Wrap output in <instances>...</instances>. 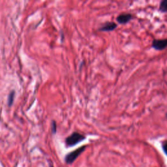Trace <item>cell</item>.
<instances>
[{
	"label": "cell",
	"instance_id": "cell-1",
	"mask_svg": "<svg viewBox=\"0 0 167 167\" xmlns=\"http://www.w3.org/2000/svg\"><path fill=\"white\" fill-rule=\"evenodd\" d=\"M85 138L86 137L82 134L75 132V133H73L69 136L67 137L65 140V143L67 146L69 147L74 146L76 144H79V142L84 141Z\"/></svg>",
	"mask_w": 167,
	"mask_h": 167
},
{
	"label": "cell",
	"instance_id": "cell-2",
	"mask_svg": "<svg viewBox=\"0 0 167 167\" xmlns=\"http://www.w3.org/2000/svg\"><path fill=\"white\" fill-rule=\"evenodd\" d=\"M86 146H83L79 148H78L76 150L73 151L71 153L67 154L65 157V161L67 164H72L74 162V161L79 157L80 155L85 150Z\"/></svg>",
	"mask_w": 167,
	"mask_h": 167
},
{
	"label": "cell",
	"instance_id": "cell-3",
	"mask_svg": "<svg viewBox=\"0 0 167 167\" xmlns=\"http://www.w3.org/2000/svg\"><path fill=\"white\" fill-rule=\"evenodd\" d=\"M152 47L157 50H162L167 47V39H155L152 42Z\"/></svg>",
	"mask_w": 167,
	"mask_h": 167
},
{
	"label": "cell",
	"instance_id": "cell-4",
	"mask_svg": "<svg viewBox=\"0 0 167 167\" xmlns=\"http://www.w3.org/2000/svg\"><path fill=\"white\" fill-rule=\"evenodd\" d=\"M131 18H132V15L131 14H123L118 16L116 18V20L118 21V22H119L120 24H124L127 23Z\"/></svg>",
	"mask_w": 167,
	"mask_h": 167
},
{
	"label": "cell",
	"instance_id": "cell-5",
	"mask_svg": "<svg viewBox=\"0 0 167 167\" xmlns=\"http://www.w3.org/2000/svg\"><path fill=\"white\" fill-rule=\"evenodd\" d=\"M116 24H115L114 22H108L101 27L100 28V30L103 31H112L114 30V29L116 28Z\"/></svg>",
	"mask_w": 167,
	"mask_h": 167
},
{
	"label": "cell",
	"instance_id": "cell-6",
	"mask_svg": "<svg viewBox=\"0 0 167 167\" xmlns=\"http://www.w3.org/2000/svg\"><path fill=\"white\" fill-rule=\"evenodd\" d=\"M159 9L163 13L167 12V0H164V1L161 2Z\"/></svg>",
	"mask_w": 167,
	"mask_h": 167
},
{
	"label": "cell",
	"instance_id": "cell-7",
	"mask_svg": "<svg viewBox=\"0 0 167 167\" xmlns=\"http://www.w3.org/2000/svg\"><path fill=\"white\" fill-rule=\"evenodd\" d=\"M14 98H15V91H13L10 92L9 95V97H8V104H9V106H11L12 104L13 103V101H14Z\"/></svg>",
	"mask_w": 167,
	"mask_h": 167
},
{
	"label": "cell",
	"instance_id": "cell-8",
	"mask_svg": "<svg viewBox=\"0 0 167 167\" xmlns=\"http://www.w3.org/2000/svg\"><path fill=\"white\" fill-rule=\"evenodd\" d=\"M52 131L54 134L56 133V123L54 121H53L52 123Z\"/></svg>",
	"mask_w": 167,
	"mask_h": 167
},
{
	"label": "cell",
	"instance_id": "cell-9",
	"mask_svg": "<svg viewBox=\"0 0 167 167\" xmlns=\"http://www.w3.org/2000/svg\"><path fill=\"white\" fill-rule=\"evenodd\" d=\"M163 149L164 152L166 153V155H167V141L165 142L163 144Z\"/></svg>",
	"mask_w": 167,
	"mask_h": 167
},
{
	"label": "cell",
	"instance_id": "cell-10",
	"mask_svg": "<svg viewBox=\"0 0 167 167\" xmlns=\"http://www.w3.org/2000/svg\"><path fill=\"white\" fill-rule=\"evenodd\" d=\"M166 118H167V113H166Z\"/></svg>",
	"mask_w": 167,
	"mask_h": 167
},
{
	"label": "cell",
	"instance_id": "cell-11",
	"mask_svg": "<svg viewBox=\"0 0 167 167\" xmlns=\"http://www.w3.org/2000/svg\"><path fill=\"white\" fill-rule=\"evenodd\" d=\"M50 167H54V166H53L52 165H51V166H50Z\"/></svg>",
	"mask_w": 167,
	"mask_h": 167
}]
</instances>
